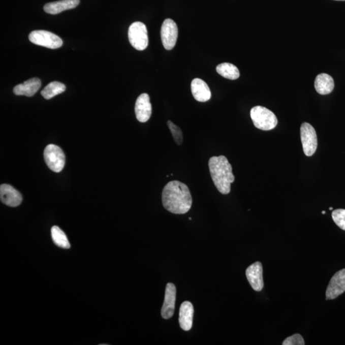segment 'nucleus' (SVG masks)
Returning a JSON list of instances; mask_svg holds the SVG:
<instances>
[{
  "mask_svg": "<svg viewBox=\"0 0 345 345\" xmlns=\"http://www.w3.org/2000/svg\"><path fill=\"white\" fill-rule=\"evenodd\" d=\"M162 202L164 207L169 212L175 214H184L191 209L193 198L187 185L173 180L164 187Z\"/></svg>",
  "mask_w": 345,
  "mask_h": 345,
  "instance_id": "obj_1",
  "label": "nucleus"
},
{
  "mask_svg": "<svg viewBox=\"0 0 345 345\" xmlns=\"http://www.w3.org/2000/svg\"><path fill=\"white\" fill-rule=\"evenodd\" d=\"M211 177L217 190L223 195L230 193L231 184L235 181L232 166L224 155L213 156L208 161Z\"/></svg>",
  "mask_w": 345,
  "mask_h": 345,
  "instance_id": "obj_2",
  "label": "nucleus"
},
{
  "mask_svg": "<svg viewBox=\"0 0 345 345\" xmlns=\"http://www.w3.org/2000/svg\"><path fill=\"white\" fill-rule=\"evenodd\" d=\"M250 118L256 128L263 131H270L277 125V119L272 111L265 107L255 106L250 110Z\"/></svg>",
  "mask_w": 345,
  "mask_h": 345,
  "instance_id": "obj_3",
  "label": "nucleus"
},
{
  "mask_svg": "<svg viewBox=\"0 0 345 345\" xmlns=\"http://www.w3.org/2000/svg\"><path fill=\"white\" fill-rule=\"evenodd\" d=\"M129 41L133 48L138 51H143L148 45L147 29L145 24L141 22H135L128 31Z\"/></svg>",
  "mask_w": 345,
  "mask_h": 345,
  "instance_id": "obj_4",
  "label": "nucleus"
},
{
  "mask_svg": "<svg viewBox=\"0 0 345 345\" xmlns=\"http://www.w3.org/2000/svg\"><path fill=\"white\" fill-rule=\"evenodd\" d=\"M47 166L54 172L59 173L63 170L66 164V157L63 150L55 145L46 146L44 152Z\"/></svg>",
  "mask_w": 345,
  "mask_h": 345,
  "instance_id": "obj_5",
  "label": "nucleus"
},
{
  "mask_svg": "<svg viewBox=\"0 0 345 345\" xmlns=\"http://www.w3.org/2000/svg\"><path fill=\"white\" fill-rule=\"evenodd\" d=\"M29 41L36 45L49 49L61 48L63 41L56 35L45 30L32 32L29 35Z\"/></svg>",
  "mask_w": 345,
  "mask_h": 345,
  "instance_id": "obj_6",
  "label": "nucleus"
},
{
  "mask_svg": "<svg viewBox=\"0 0 345 345\" xmlns=\"http://www.w3.org/2000/svg\"><path fill=\"white\" fill-rule=\"evenodd\" d=\"M300 138L304 154L311 157L316 152L318 140L316 131L309 123L304 122L300 126Z\"/></svg>",
  "mask_w": 345,
  "mask_h": 345,
  "instance_id": "obj_7",
  "label": "nucleus"
},
{
  "mask_svg": "<svg viewBox=\"0 0 345 345\" xmlns=\"http://www.w3.org/2000/svg\"><path fill=\"white\" fill-rule=\"evenodd\" d=\"M161 41L167 50L174 48L178 38V27L173 20L166 19L163 22L161 31Z\"/></svg>",
  "mask_w": 345,
  "mask_h": 345,
  "instance_id": "obj_8",
  "label": "nucleus"
},
{
  "mask_svg": "<svg viewBox=\"0 0 345 345\" xmlns=\"http://www.w3.org/2000/svg\"><path fill=\"white\" fill-rule=\"evenodd\" d=\"M345 292V269L339 270L330 281L326 290V299L332 300Z\"/></svg>",
  "mask_w": 345,
  "mask_h": 345,
  "instance_id": "obj_9",
  "label": "nucleus"
},
{
  "mask_svg": "<svg viewBox=\"0 0 345 345\" xmlns=\"http://www.w3.org/2000/svg\"><path fill=\"white\" fill-rule=\"evenodd\" d=\"M177 289L174 284H168L166 287L165 300L161 309V316L164 319H169L175 312Z\"/></svg>",
  "mask_w": 345,
  "mask_h": 345,
  "instance_id": "obj_10",
  "label": "nucleus"
},
{
  "mask_svg": "<svg viewBox=\"0 0 345 345\" xmlns=\"http://www.w3.org/2000/svg\"><path fill=\"white\" fill-rule=\"evenodd\" d=\"M152 108L150 103V97L147 93H142L138 97L135 104L136 118L140 122L145 123L152 115Z\"/></svg>",
  "mask_w": 345,
  "mask_h": 345,
  "instance_id": "obj_11",
  "label": "nucleus"
},
{
  "mask_svg": "<svg viewBox=\"0 0 345 345\" xmlns=\"http://www.w3.org/2000/svg\"><path fill=\"white\" fill-rule=\"evenodd\" d=\"M247 279L253 289L257 292L262 291L264 287L263 279V267L260 262L250 265L245 271Z\"/></svg>",
  "mask_w": 345,
  "mask_h": 345,
  "instance_id": "obj_12",
  "label": "nucleus"
},
{
  "mask_svg": "<svg viewBox=\"0 0 345 345\" xmlns=\"http://www.w3.org/2000/svg\"><path fill=\"white\" fill-rule=\"evenodd\" d=\"M0 198L2 203L12 207H17L23 200L21 194L9 184L0 186Z\"/></svg>",
  "mask_w": 345,
  "mask_h": 345,
  "instance_id": "obj_13",
  "label": "nucleus"
},
{
  "mask_svg": "<svg viewBox=\"0 0 345 345\" xmlns=\"http://www.w3.org/2000/svg\"><path fill=\"white\" fill-rule=\"evenodd\" d=\"M191 91L194 98L198 102L205 103L211 98V91L208 84L202 79L196 78L191 83Z\"/></svg>",
  "mask_w": 345,
  "mask_h": 345,
  "instance_id": "obj_14",
  "label": "nucleus"
},
{
  "mask_svg": "<svg viewBox=\"0 0 345 345\" xmlns=\"http://www.w3.org/2000/svg\"><path fill=\"white\" fill-rule=\"evenodd\" d=\"M41 86V81L39 78H32L15 86L13 91L16 96L32 97L37 92Z\"/></svg>",
  "mask_w": 345,
  "mask_h": 345,
  "instance_id": "obj_15",
  "label": "nucleus"
},
{
  "mask_svg": "<svg viewBox=\"0 0 345 345\" xmlns=\"http://www.w3.org/2000/svg\"><path fill=\"white\" fill-rule=\"evenodd\" d=\"M194 315L193 305L190 302H183L179 311V324L181 329L189 331L192 328Z\"/></svg>",
  "mask_w": 345,
  "mask_h": 345,
  "instance_id": "obj_16",
  "label": "nucleus"
},
{
  "mask_svg": "<svg viewBox=\"0 0 345 345\" xmlns=\"http://www.w3.org/2000/svg\"><path fill=\"white\" fill-rule=\"evenodd\" d=\"M79 0H60L45 5L44 11L49 14H58L61 12L76 8L79 4Z\"/></svg>",
  "mask_w": 345,
  "mask_h": 345,
  "instance_id": "obj_17",
  "label": "nucleus"
},
{
  "mask_svg": "<svg viewBox=\"0 0 345 345\" xmlns=\"http://www.w3.org/2000/svg\"><path fill=\"white\" fill-rule=\"evenodd\" d=\"M315 88L321 95L331 93L334 88V79L329 74H320L315 79Z\"/></svg>",
  "mask_w": 345,
  "mask_h": 345,
  "instance_id": "obj_18",
  "label": "nucleus"
},
{
  "mask_svg": "<svg viewBox=\"0 0 345 345\" xmlns=\"http://www.w3.org/2000/svg\"><path fill=\"white\" fill-rule=\"evenodd\" d=\"M217 73L225 78L235 80L239 78V69L232 64L223 63L218 65L216 68Z\"/></svg>",
  "mask_w": 345,
  "mask_h": 345,
  "instance_id": "obj_19",
  "label": "nucleus"
},
{
  "mask_svg": "<svg viewBox=\"0 0 345 345\" xmlns=\"http://www.w3.org/2000/svg\"><path fill=\"white\" fill-rule=\"evenodd\" d=\"M66 86L60 82L53 81L49 83L41 91V95L44 99H51L66 91Z\"/></svg>",
  "mask_w": 345,
  "mask_h": 345,
  "instance_id": "obj_20",
  "label": "nucleus"
},
{
  "mask_svg": "<svg viewBox=\"0 0 345 345\" xmlns=\"http://www.w3.org/2000/svg\"><path fill=\"white\" fill-rule=\"evenodd\" d=\"M51 232L52 239H53L54 244L57 246L64 248V249H69L71 247L70 243H69L66 233L60 228L56 227V226H54L51 228Z\"/></svg>",
  "mask_w": 345,
  "mask_h": 345,
  "instance_id": "obj_21",
  "label": "nucleus"
},
{
  "mask_svg": "<svg viewBox=\"0 0 345 345\" xmlns=\"http://www.w3.org/2000/svg\"><path fill=\"white\" fill-rule=\"evenodd\" d=\"M167 125L171 131V135L173 139L178 145H181L183 142V134L179 127L175 125L174 123L170 120L168 121Z\"/></svg>",
  "mask_w": 345,
  "mask_h": 345,
  "instance_id": "obj_22",
  "label": "nucleus"
},
{
  "mask_svg": "<svg viewBox=\"0 0 345 345\" xmlns=\"http://www.w3.org/2000/svg\"><path fill=\"white\" fill-rule=\"evenodd\" d=\"M332 217L337 227L345 231V209L334 210L332 213Z\"/></svg>",
  "mask_w": 345,
  "mask_h": 345,
  "instance_id": "obj_23",
  "label": "nucleus"
},
{
  "mask_svg": "<svg viewBox=\"0 0 345 345\" xmlns=\"http://www.w3.org/2000/svg\"><path fill=\"white\" fill-rule=\"evenodd\" d=\"M283 345H304V340L301 335L295 334L292 336L287 337L283 342Z\"/></svg>",
  "mask_w": 345,
  "mask_h": 345,
  "instance_id": "obj_24",
  "label": "nucleus"
},
{
  "mask_svg": "<svg viewBox=\"0 0 345 345\" xmlns=\"http://www.w3.org/2000/svg\"><path fill=\"white\" fill-rule=\"evenodd\" d=\"M322 213L323 214H325V213H326V211H322Z\"/></svg>",
  "mask_w": 345,
  "mask_h": 345,
  "instance_id": "obj_25",
  "label": "nucleus"
},
{
  "mask_svg": "<svg viewBox=\"0 0 345 345\" xmlns=\"http://www.w3.org/2000/svg\"><path fill=\"white\" fill-rule=\"evenodd\" d=\"M329 210H333V208H332V207H330V208H329Z\"/></svg>",
  "mask_w": 345,
  "mask_h": 345,
  "instance_id": "obj_26",
  "label": "nucleus"
},
{
  "mask_svg": "<svg viewBox=\"0 0 345 345\" xmlns=\"http://www.w3.org/2000/svg\"><path fill=\"white\" fill-rule=\"evenodd\" d=\"M337 1H345V0H337Z\"/></svg>",
  "mask_w": 345,
  "mask_h": 345,
  "instance_id": "obj_27",
  "label": "nucleus"
}]
</instances>
